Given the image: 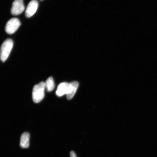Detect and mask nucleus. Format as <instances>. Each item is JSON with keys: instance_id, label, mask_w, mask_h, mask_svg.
I'll use <instances>...</instances> for the list:
<instances>
[{"instance_id": "f257e3e1", "label": "nucleus", "mask_w": 157, "mask_h": 157, "mask_svg": "<svg viewBox=\"0 0 157 157\" xmlns=\"http://www.w3.org/2000/svg\"><path fill=\"white\" fill-rule=\"evenodd\" d=\"M46 89L45 82H41L34 86L33 91V99L34 102L38 103L44 99Z\"/></svg>"}, {"instance_id": "f03ea898", "label": "nucleus", "mask_w": 157, "mask_h": 157, "mask_svg": "<svg viewBox=\"0 0 157 157\" xmlns=\"http://www.w3.org/2000/svg\"><path fill=\"white\" fill-rule=\"evenodd\" d=\"M13 44V41L10 39H7L3 42L0 49V59L2 61L5 62L8 58Z\"/></svg>"}, {"instance_id": "7ed1b4c3", "label": "nucleus", "mask_w": 157, "mask_h": 157, "mask_svg": "<svg viewBox=\"0 0 157 157\" xmlns=\"http://www.w3.org/2000/svg\"><path fill=\"white\" fill-rule=\"evenodd\" d=\"M21 25L19 20L17 18H13L10 20L6 25L5 31L7 34H12L18 29Z\"/></svg>"}, {"instance_id": "20e7f679", "label": "nucleus", "mask_w": 157, "mask_h": 157, "mask_svg": "<svg viewBox=\"0 0 157 157\" xmlns=\"http://www.w3.org/2000/svg\"><path fill=\"white\" fill-rule=\"evenodd\" d=\"M25 9L23 0H15L11 9V13L13 15L21 14Z\"/></svg>"}, {"instance_id": "39448f33", "label": "nucleus", "mask_w": 157, "mask_h": 157, "mask_svg": "<svg viewBox=\"0 0 157 157\" xmlns=\"http://www.w3.org/2000/svg\"><path fill=\"white\" fill-rule=\"evenodd\" d=\"M38 7V2L37 0H32L27 6L25 15L27 17H30L36 12Z\"/></svg>"}, {"instance_id": "423d86ee", "label": "nucleus", "mask_w": 157, "mask_h": 157, "mask_svg": "<svg viewBox=\"0 0 157 157\" xmlns=\"http://www.w3.org/2000/svg\"><path fill=\"white\" fill-rule=\"evenodd\" d=\"M70 83L63 82L59 84L56 91V95L60 97L64 95H67L69 90Z\"/></svg>"}, {"instance_id": "0eeeda50", "label": "nucleus", "mask_w": 157, "mask_h": 157, "mask_svg": "<svg viewBox=\"0 0 157 157\" xmlns=\"http://www.w3.org/2000/svg\"><path fill=\"white\" fill-rule=\"evenodd\" d=\"M78 82L74 81L70 83V86L68 93L66 95L67 98L71 100L74 97L78 89Z\"/></svg>"}, {"instance_id": "6e6552de", "label": "nucleus", "mask_w": 157, "mask_h": 157, "mask_svg": "<svg viewBox=\"0 0 157 157\" xmlns=\"http://www.w3.org/2000/svg\"><path fill=\"white\" fill-rule=\"evenodd\" d=\"M30 135L29 133L25 132L21 135L20 146L23 148H28L29 145Z\"/></svg>"}, {"instance_id": "1a4fd4ad", "label": "nucleus", "mask_w": 157, "mask_h": 157, "mask_svg": "<svg viewBox=\"0 0 157 157\" xmlns=\"http://www.w3.org/2000/svg\"><path fill=\"white\" fill-rule=\"evenodd\" d=\"M45 87L48 92H50L53 90L55 88V84L53 78L49 77L45 82Z\"/></svg>"}, {"instance_id": "9d476101", "label": "nucleus", "mask_w": 157, "mask_h": 157, "mask_svg": "<svg viewBox=\"0 0 157 157\" xmlns=\"http://www.w3.org/2000/svg\"><path fill=\"white\" fill-rule=\"evenodd\" d=\"M70 155L71 157H77L75 153L73 151H71L70 153Z\"/></svg>"}, {"instance_id": "9b49d317", "label": "nucleus", "mask_w": 157, "mask_h": 157, "mask_svg": "<svg viewBox=\"0 0 157 157\" xmlns=\"http://www.w3.org/2000/svg\"><path fill=\"white\" fill-rule=\"evenodd\" d=\"M40 1H43V0H40Z\"/></svg>"}]
</instances>
